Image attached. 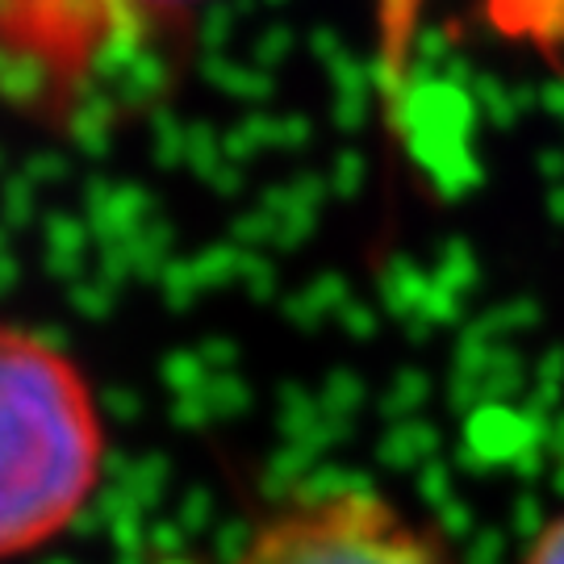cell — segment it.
I'll return each mask as SVG.
<instances>
[{"label":"cell","mask_w":564,"mask_h":564,"mask_svg":"<svg viewBox=\"0 0 564 564\" xmlns=\"http://www.w3.org/2000/svg\"><path fill=\"white\" fill-rule=\"evenodd\" d=\"M109 419L63 343L0 318V564L55 547L101 498Z\"/></svg>","instance_id":"6da1fadb"},{"label":"cell","mask_w":564,"mask_h":564,"mask_svg":"<svg viewBox=\"0 0 564 564\" xmlns=\"http://www.w3.org/2000/svg\"><path fill=\"white\" fill-rule=\"evenodd\" d=\"M155 21L134 0H0V97L84 121L139 93Z\"/></svg>","instance_id":"7a4b0ae2"},{"label":"cell","mask_w":564,"mask_h":564,"mask_svg":"<svg viewBox=\"0 0 564 564\" xmlns=\"http://www.w3.org/2000/svg\"><path fill=\"white\" fill-rule=\"evenodd\" d=\"M209 564H464L435 527L360 481L289 489Z\"/></svg>","instance_id":"3957f363"},{"label":"cell","mask_w":564,"mask_h":564,"mask_svg":"<svg viewBox=\"0 0 564 564\" xmlns=\"http://www.w3.org/2000/svg\"><path fill=\"white\" fill-rule=\"evenodd\" d=\"M519 564H564V506L531 531V540L519 552Z\"/></svg>","instance_id":"277c9868"},{"label":"cell","mask_w":564,"mask_h":564,"mask_svg":"<svg viewBox=\"0 0 564 564\" xmlns=\"http://www.w3.org/2000/svg\"><path fill=\"white\" fill-rule=\"evenodd\" d=\"M139 9H147L155 21H163V25H172L176 18H188L193 9H202L205 0H134Z\"/></svg>","instance_id":"5b68a950"}]
</instances>
